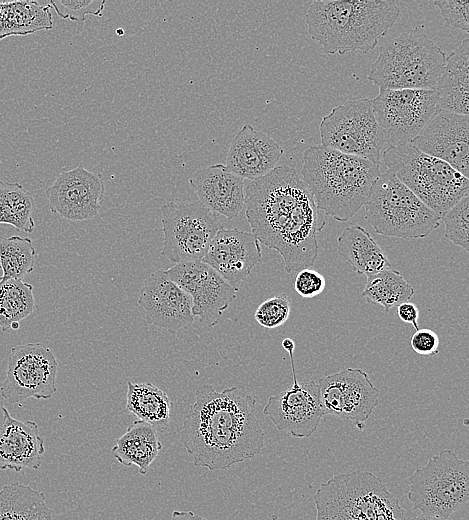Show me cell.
Here are the masks:
<instances>
[{
  "label": "cell",
  "mask_w": 469,
  "mask_h": 520,
  "mask_svg": "<svg viewBox=\"0 0 469 520\" xmlns=\"http://www.w3.org/2000/svg\"><path fill=\"white\" fill-rule=\"evenodd\" d=\"M364 207L368 223L384 236L406 240L425 238L441 221L389 171L375 180Z\"/></svg>",
  "instance_id": "ba28073f"
},
{
  "label": "cell",
  "mask_w": 469,
  "mask_h": 520,
  "mask_svg": "<svg viewBox=\"0 0 469 520\" xmlns=\"http://www.w3.org/2000/svg\"><path fill=\"white\" fill-rule=\"evenodd\" d=\"M45 193L52 213L69 221H84L98 215L105 185L100 173L78 165L60 173Z\"/></svg>",
  "instance_id": "e0dca14e"
},
{
  "label": "cell",
  "mask_w": 469,
  "mask_h": 520,
  "mask_svg": "<svg viewBox=\"0 0 469 520\" xmlns=\"http://www.w3.org/2000/svg\"><path fill=\"white\" fill-rule=\"evenodd\" d=\"M37 252L28 237L0 235V269L2 279H23L34 269Z\"/></svg>",
  "instance_id": "d6a6232c"
},
{
  "label": "cell",
  "mask_w": 469,
  "mask_h": 520,
  "mask_svg": "<svg viewBox=\"0 0 469 520\" xmlns=\"http://www.w3.org/2000/svg\"><path fill=\"white\" fill-rule=\"evenodd\" d=\"M4 398L0 392V432L3 428V425H4V422H5V419H6V413H7V408H5L4 406Z\"/></svg>",
  "instance_id": "b9f144b4"
},
{
  "label": "cell",
  "mask_w": 469,
  "mask_h": 520,
  "mask_svg": "<svg viewBox=\"0 0 469 520\" xmlns=\"http://www.w3.org/2000/svg\"><path fill=\"white\" fill-rule=\"evenodd\" d=\"M138 304L143 308L146 322L175 334L194 322L191 297L166 273L158 269L145 280Z\"/></svg>",
  "instance_id": "ac0fdd59"
},
{
  "label": "cell",
  "mask_w": 469,
  "mask_h": 520,
  "mask_svg": "<svg viewBox=\"0 0 469 520\" xmlns=\"http://www.w3.org/2000/svg\"><path fill=\"white\" fill-rule=\"evenodd\" d=\"M33 208L32 194L20 183L0 180V224H9L31 233L35 228Z\"/></svg>",
  "instance_id": "1f68e13d"
},
{
  "label": "cell",
  "mask_w": 469,
  "mask_h": 520,
  "mask_svg": "<svg viewBox=\"0 0 469 520\" xmlns=\"http://www.w3.org/2000/svg\"><path fill=\"white\" fill-rule=\"evenodd\" d=\"M446 57L424 33L402 32L379 48L368 80L379 89H435Z\"/></svg>",
  "instance_id": "8992f818"
},
{
  "label": "cell",
  "mask_w": 469,
  "mask_h": 520,
  "mask_svg": "<svg viewBox=\"0 0 469 520\" xmlns=\"http://www.w3.org/2000/svg\"><path fill=\"white\" fill-rule=\"evenodd\" d=\"M338 254L352 270L365 277L391 268L383 249L361 226L346 227L337 239Z\"/></svg>",
  "instance_id": "d4e9b609"
},
{
  "label": "cell",
  "mask_w": 469,
  "mask_h": 520,
  "mask_svg": "<svg viewBox=\"0 0 469 520\" xmlns=\"http://www.w3.org/2000/svg\"><path fill=\"white\" fill-rule=\"evenodd\" d=\"M166 273L191 297L192 313L205 327L218 324L238 291L202 261L177 263Z\"/></svg>",
  "instance_id": "2e32d148"
},
{
  "label": "cell",
  "mask_w": 469,
  "mask_h": 520,
  "mask_svg": "<svg viewBox=\"0 0 469 520\" xmlns=\"http://www.w3.org/2000/svg\"><path fill=\"white\" fill-rule=\"evenodd\" d=\"M48 4L37 1L0 2V41L10 36H25L53 28Z\"/></svg>",
  "instance_id": "4316f807"
},
{
  "label": "cell",
  "mask_w": 469,
  "mask_h": 520,
  "mask_svg": "<svg viewBox=\"0 0 469 520\" xmlns=\"http://www.w3.org/2000/svg\"><path fill=\"white\" fill-rule=\"evenodd\" d=\"M170 520H208L205 517L195 514L192 511L175 510L171 514Z\"/></svg>",
  "instance_id": "60d3db41"
},
{
  "label": "cell",
  "mask_w": 469,
  "mask_h": 520,
  "mask_svg": "<svg viewBox=\"0 0 469 520\" xmlns=\"http://www.w3.org/2000/svg\"><path fill=\"white\" fill-rule=\"evenodd\" d=\"M399 8L392 0L312 1L305 16L309 36L328 55L367 53L392 28Z\"/></svg>",
  "instance_id": "3957f363"
},
{
  "label": "cell",
  "mask_w": 469,
  "mask_h": 520,
  "mask_svg": "<svg viewBox=\"0 0 469 520\" xmlns=\"http://www.w3.org/2000/svg\"><path fill=\"white\" fill-rule=\"evenodd\" d=\"M45 494L28 485L12 483L0 490V520H53Z\"/></svg>",
  "instance_id": "f1b7e54d"
},
{
  "label": "cell",
  "mask_w": 469,
  "mask_h": 520,
  "mask_svg": "<svg viewBox=\"0 0 469 520\" xmlns=\"http://www.w3.org/2000/svg\"><path fill=\"white\" fill-rule=\"evenodd\" d=\"M387 171L440 218L468 195L469 180L448 163L427 155L411 143L382 153Z\"/></svg>",
  "instance_id": "52a82bcc"
},
{
  "label": "cell",
  "mask_w": 469,
  "mask_h": 520,
  "mask_svg": "<svg viewBox=\"0 0 469 520\" xmlns=\"http://www.w3.org/2000/svg\"><path fill=\"white\" fill-rule=\"evenodd\" d=\"M362 296L369 302L381 305L384 312L408 302L414 294L413 287L400 272L387 268L368 276Z\"/></svg>",
  "instance_id": "4dcf8cb0"
},
{
  "label": "cell",
  "mask_w": 469,
  "mask_h": 520,
  "mask_svg": "<svg viewBox=\"0 0 469 520\" xmlns=\"http://www.w3.org/2000/svg\"><path fill=\"white\" fill-rule=\"evenodd\" d=\"M160 210L164 235L161 255L175 263L202 261L212 239L223 228L217 215L199 201L168 202Z\"/></svg>",
  "instance_id": "8fae6325"
},
{
  "label": "cell",
  "mask_w": 469,
  "mask_h": 520,
  "mask_svg": "<svg viewBox=\"0 0 469 520\" xmlns=\"http://www.w3.org/2000/svg\"><path fill=\"white\" fill-rule=\"evenodd\" d=\"M58 362L42 343H26L10 350L0 392L8 402L22 406L28 399H49L56 392Z\"/></svg>",
  "instance_id": "4fadbf2b"
},
{
  "label": "cell",
  "mask_w": 469,
  "mask_h": 520,
  "mask_svg": "<svg viewBox=\"0 0 469 520\" xmlns=\"http://www.w3.org/2000/svg\"><path fill=\"white\" fill-rule=\"evenodd\" d=\"M316 520H405L399 500L368 471L339 473L313 495Z\"/></svg>",
  "instance_id": "5b68a950"
},
{
  "label": "cell",
  "mask_w": 469,
  "mask_h": 520,
  "mask_svg": "<svg viewBox=\"0 0 469 520\" xmlns=\"http://www.w3.org/2000/svg\"><path fill=\"white\" fill-rule=\"evenodd\" d=\"M48 5L63 19L84 22L87 15L102 16L105 0H51Z\"/></svg>",
  "instance_id": "d590c367"
},
{
  "label": "cell",
  "mask_w": 469,
  "mask_h": 520,
  "mask_svg": "<svg viewBox=\"0 0 469 520\" xmlns=\"http://www.w3.org/2000/svg\"><path fill=\"white\" fill-rule=\"evenodd\" d=\"M171 407L172 402L168 395L155 385L149 382L127 383L126 409L158 432L166 430Z\"/></svg>",
  "instance_id": "83f0119b"
},
{
  "label": "cell",
  "mask_w": 469,
  "mask_h": 520,
  "mask_svg": "<svg viewBox=\"0 0 469 520\" xmlns=\"http://www.w3.org/2000/svg\"><path fill=\"white\" fill-rule=\"evenodd\" d=\"M410 344L417 354L433 356L438 353L439 338L431 329L421 328L412 335Z\"/></svg>",
  "instance_id": "f35d334b"
},
{
  "label": "cell",
  "mask_w": 469,
  "mask_h": 520,
  "mask_svg": "<svg viewBox=\"0 0 469 520\" xmlns=\"http://www.w3.org/2000/svg\"><path fill=\"white\" fill-rule=\"evenodd\" d=\"M246 218L259 243L277 251L287 273L310 268L325 215L295 168L277 166L245 189Z\"/></svg>",
  "instance_id": "6da1fadb"
},
{
  "label": "cell",
  "mask_w": 469,
  "mask_h": 520,
  "mask_svg": "<svg viewBox=\"0 0 469 520\" xmlns=\"http://www.w3.org/2000/svg\"><path fill=\"white\" fill-rule=\"evenodd\" d=\"M283 152L273 138L245 124L230 144L225 167L243 179L256 180L276 167Z\"/></svg>",
  "instance_id": "44dd1931"
},
{
  "label": "cell",
  "mask_w": 469,
  "mask_h": 520,
  "mask_svg": "<svg viewBox=\"0 0 469 520\" xmlns=\"http://www.w3.org/2000/svg\"><path fill=\"white\" fill-rule=\"evenodd\" d=\"M35 308L33 286L21 279L0 277V329L18 330Z\"/></svg>",
  "instance_id": "f546056e"
},
{
  "label": "cell",
  "mask_w": 469,
  "mask_h": 520,
  "mask_svg": "<svg viewBox=\"0 0 469 520\" xmlns=\"http://www.w3.org/2000/svg\"><path fill=\"white\" fill-rule=\"evenodd\" d=\"M468 139V115L437 111L411 144L419 151L448 163L468 178Z\"/></svg>",
  "instance_id": "d6986e66"
},
{
  "label": "cell",
  "mask_w": 469,
  "mask_h": 520,
  "mask_svg": "<svg viewBox=\"0 0 469 520\" xmlns=\"http://www.w3.org/2000/svg\"><path fill=\"white\" fill-rule=\"evenodd\" d=\"M445 225L444 237L465 251H469V197L460 199L442 217Z\"/></svg>",
  "instance_id": "836d02e7"
},
{
  "label": "cell",
  "mask_w": 469,
  "mask_h": 520,
  "mask_svg": "<svg viewBox=\"0 0 469 520\" xmlns=\"http://www.w3.org/2000/svg\"><path fill=\"white\" fill-rule=\"evenodd\" d=\"M282 347L289 354L293 385L277 395L270 396L263 408V414L278 430L289 432L297 438H307L316 431L324 416L319 387L313 380L298 382L293 359L294 341L284 338Z\"/></svg>",
  "instance_id": "5bb4252c"
},
{
  "label": "cell",
  "mask_w": 469,
  "mask_h": 520,
  "mask_svg": "<svg viewBox=\"0 0 469 520\" xmlns=\"http://www.w3.org/2000/svg\"><path fill=\"white\" fill-rule=\"evenodd\" d=\"M434 5L440 11L444 27L469 32V1L437 0Z\"/></svg>",
  "instance_id": "8d00e7d4"
},
{
  "label": "cell",
  "mask_w": 469,
  "mask_h": 520,
  "mask_svg": "<svg viewBox=\"0 0 469 520\" xmlns=\"http://www.w3.org/2000/svg\"><path fill=\"white\" fill-rule=\"evenodd\" d=\"M469 39L446 57L445 67L437 87V110L468 115L469 98Z\"/></svg>",
  "instance_id": "cb8c5ba5"
},
{
  "label": "cell",
  "mask_w": 469,
  "mask_h": 520,
  "mask_svg": "<svg viewBox=\"0 0 469 520\" xmlns=\"http://www.w3.org/2000/svg\"><path fill=\"white\" fill-rule=\"evenodd\" d=\"M45 452L44 439L34 421H20L9 412L0 432V469L20 472L39 469Z\"/></svg>",
  "instance_id": "603a6c76"
},
{
  "label": "cell",
  "mask_w": 469,
  "mask_h": 520,
  "mask_svg": "<svg viewBox=\"0 0 469 520\" xmlns=\"http://www.w3.org/2000/svg\"><path fill=\"white\" fill-rule=\"evenodd\" d=\"M161 449L158 431L150 424L136 420L116 439L112 453L120 464L135 465L139 473L145 475Z\"/></svg>",
  "instance_id": "484cf974"
},
{
  "label": "cell",
  "mask_w": 469,
  "mask_h": 520,
  "mask_svg": "<svg viewBox=\"0 0 469 520\" xmlns=\"http://www.w3.org/2000/svg\"><path fill=\"white\" fill-rule=\"evenodd\" d=\"M371 103L389 147L411 143L438 111L435 89H379Z\"/></svg>",
  "instance_id": "7c38bea8"
},
{
  "label": "cell",
  "mask_w": 469,
  "mask_h": 520,
  "mask_svg": "<svg viewBox=\"0 0 469 520\" xmlns=\"http://www.w3.org/2000/svg\"><path fill=\"white\" fill-rule=\"evenodd\" d=\"M324 415L364 423L379 403V390L359 368H346L319 378Z\"/></svg>",
  "instance_id": "9a60e30c"
},
{
  "label": "cell",
  "mask_w": 469,
  "mask_h": 520,
  "mask_svg": "<svg viewBox=\"0 0 469 520\" xmlns=\"http://www.w3.org/2000/svg\"><path fill=\"white\" fill-rule=\"evenodd\" d=\"M123 33H124L123 30H121V29H117V34H118V35H123Z\"/></svg>",
  "instance_id": "ee69618b"
},
{
  "label": "cell",
  "mask_w": 469,
  "mask_h": 520,
  "mask_svg": "<svg viewBox=\"0 0 469 520\" xmlns=\"http://www.w3.org/2000/svg\"><path fill=\"white\" fill-rule=\"evenodd\" d=\"M301 177L318 209L333 219L346 222L366 203L379 165L322 145L302 154Z\"/></svg>",
  "instance_id": "277c9868"
},
{
  "label": "cell",
  "mask_w": 469,
  "mask_h": 520,
  "mask_svg": "<svg viewBox=\"0 0 469 520\" xmlns=\"http://www.w3.org/2000/svg\"><path fill=\"white\" fill-rule=\"evenodd\" d=\"M290 300L286 294H277L263 301L254 313L259 325L272 329L283 325L290 315Z\"/></svg>",
  "instance_id": "e575fe53"
},
{
  "label": "cell",
  "mask_w": 469,
  "mask_h": 520,
  "mask_svg": "<svg viewBox=\"0 0 469 520\" xmlns=\"http://www.w3.org/2000/svg\"><path fill=\"white\" fill-rule=\"evenodd\" d=\"M397 315L404 323L413 325L415 330H418L419 311L415 304L411 302H403L397 306Z\"/></svg>",
  "instance_id": "ab89813d"
},
{
  "label": "cell",
  "mask_w": 469,
  "mask_h": 520,
  "mask_svg": "<svg viewBox=\"0 0 469 520\" xmlns=\"http://www.w3.org/2000/svg\"><path fill=\"white\" fill-rule=\"evenodd\" d=\"M326 281L322 274L311 269L300 270L294 281L295 291L303 298H313L325 289Z\"/></svg>",
  "instance_id": "74e56055"
},
{
  "label": "cell",
  "mask_w": 469,
  "mask_h": 520,
  "mask_svg": "<svg viewBox=\"0 0 469 520\" xmlns=\"http://www.w3.org/2000/svg\"><path fill=\"white\" fill-rule=\"evenodd\" d=\"M321 145L380 165L385 143L371 100L354 99L340 104L319 125Z\"/></svg>",
  "instance_id": "30bf717a"
},
{
  "label": "cell",
  "mask_w": 469,
  "mask_h": 520,
  "mask_svg": "<svg viewBox=\"0 0 469 520\" xmlns=\"http://www.w3.org/2000/svg\"><path fill=\"white\" fill-rule=\"evenodd\" d=\"M408 500L421 513L448 519L469 499V462L440 451L409 477Z\"/></svg>",
  "instance_id": "9c48e42d"
},
{
  "label": "cell",
  "mask_w": 469,
  "mask_h": 520,
  "mask_svg": "<svg viewBox=\"0 0 469 520\" xmlns=\"http://www.w3.org/2000/svg\"><path fill=\"white\" fill-rule=\"evenodd\" d=\"M410 520H448V519L421 513L420 515H417V516L411 518Z\"/></svg>",
  "instance_id": "7bdbcfd3"
},
{
  "label": "cell",
  "mask_w": 469,
  "mask_h": 520,
  "mask_svg": "<svg viewBox=\"0 0 469 520\" xmlns=\"http://www.w3.org/2000/svg\"><path fill=\"white\" fill-rule=\"evenodd\" d=\"M261 258L260 243L253 233L222 228L212 239L202 262L238 290Z\"/></svg>",
  "instance_id": "ffe728a7"
},
{
  "label": "cell",
  "mask_w": 469,
  "mask_h": 520,
  "mask_svg": "<svg viewBox=\"0 0 469 520\" xmlns=\"http://www.w3.org/2000/svg\"><path fill=\"white\" fill-rule=\"evenodd\" d=\"M189 184L199 202L216 215L236 218L245 201L244 179L231 173L223 164L196 170Z\"/></svg>",
  "instance_id": "7402d4cb"
},
{
  "label": "cell",
  "mask_w": 469,
  "mask_h": 520,
  "mask_svg": "<svg viewBox=\"0 0 469 520\" xmlns=\"http://www.w3.org/2000/svg\"><path fill=\"white\" fill-rule=\"evenodd\" d=\"M255 404L241 387L217 391L204 384L197 388L180 432L195 467L223 470L261 452L265 434Z\"/></svg>",
  "instance_id": "7a4b0ae2"
}]
</instances>
